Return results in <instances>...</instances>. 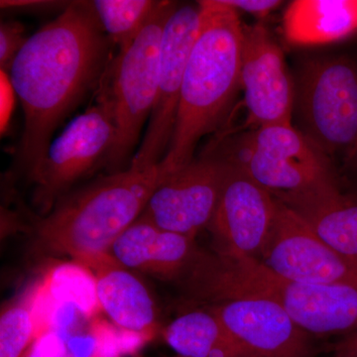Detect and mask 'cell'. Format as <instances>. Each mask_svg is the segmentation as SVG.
<instances>
[{"label":"cell","instance_id":"cell-11","mask_svg":"<svg viewBox=\"0 0 357 357\" xmlns=\"http://www.w3.org/2000/svg\"><path fill=\"white\" fill-rule=\"evenodd\" d=\"M229 170L220 157L202 155L160 184L141 215L160 229L196 237L213 220Z\"/></svg>","mask_w":357,"mask_h":357},{"label":"cell","instance_id":"cell-18","mask_svg":"<svg viewBox=\"0 0 357 357\" xmlns=\"http://www.w3.org/2000/svg\"><path fill=\"white\" fill-rule=\"evenodd\" d=\"M289 43L319 46L335 43L357 32V0H296L283 16Z\"/></svg>","mask_w":357,"mask_h":357},{"label":"cell","instance_id":"cell-13","mask_svg":"<svg viewBox=\"0 0 357 357\" xmlns=\"http://www.w3.org/2000/svg\"><path fill=\"white\" fill-rule=\"evenodd\" d=\"M255 357H316L310 333L276 303L256 296H234L206 305Z\"/></svg>","mask_w":357,"mask_h":357},{"label":"cell","instance_id":"cell-12","mask_svg":"<svg viewBox=\"0 0 357 357\" xmlns=\"http://www.w3.org/2000/svg\"><path fill=\"white\" fill-rule=\"evenodd\" d=\"M241 86L251 126L292 123L295 82L280 46L259 23L243 26Z\"/></svg>","mask_w":357,"mask_h":357},{"label":"cell","instance_id":"cell-9","mask_svg":"<svg viewBox=\"0 0 357 357\" xmlns=\"http://www.w3.org/2000/svg\"><path fill=\"white\" fill-rule=\"evenodd\" d=\"M201 14L199 2L177 6L167 21L162 38L156 100L131 168L145 170L159 165L168 152L185 66L198 35Z\"/></svg>","mask_w":357,"mask_h":357},{"label":"cell","instance_id":"cell-22","mask_svg":"<svg viewBox=\"0 0 357 357\" xmlns=\"http://www.w3.org/2000/svg\"><path fill=\"white\" fill-rule=\"evenodd\" d=\"M46 276L49 293L55 304L73 305L86 317L93 316L100 309L95 276L89 268L76 262L58 266Z\"/></svg>","mask_w":357,"mask_h":357},{"label":"cell","instance_id":"cell-31","mask_svg":"<svg viewBox=\"0 0 357 357\" xmlns=\"http://www.w3.org/2000/svg\"><path fill=\"white\" fill-rule=\"evenodd\" d=\"M166 357H181V356H166Z\"/></svg>","mask_w":357,"mask_h":357},{"label":"cell","instance_id":"cell-29","mask_svg":"<svg viewBox=\"0 0 357 357\" xmlns=\"http://www.w3.org/2000/svg\"><path fill=\"white\" fill-rule=\"evenodd\" d=\"M344 160L347 166L357 171V141L354 146L351 148V151L345 155Z\"/></svg>","mask_w":357,"mask_h":357},{"label":"cell","instance_id":"cell-6","mask_svg":"<svg viewBox=\"0 0 357 357\" xmlns=\"http://www.w3.org/2000/svg\"><path fill=\"white\" fill-rule=\"evenodd\" d=\"M206 154L239 167L276 199L291 198L337 185L330 161L292 123L255 128Z\"/></svg>","mask_w":357,"mask_h":357},{"label":"cell","instance_id":"cell-4","mask_svg":"<svg viewBox=\"0 0 357 357\" xmlns=\"http://www.w3.org/2000/svg\"><path fill=\"white\" fill-rule=\"evenodd\" d=\"M167 178L159 164L145 170L129 167L98 178L59 199L37 222L36 243L44 252L70 256L82 265L109 255Z\"/></svg>","mask_w":357,"mask_h":357},{"label":"cell","instance_id":"cell-21","mask_svg":"<svg viewBox=\"0 0 357 357\" xmlns=\"http://www.w3.org/2000/svg\"><path fill=\"white\" fill-rule=\"evenodd\" d=\"M158 1L96 0L93 10L103 31L119 50L126 48L147 24Z\"/></svg>","mask_w":357,"mask_h":357},{"label":"cell","instance_id":"cell-17","mask_svg":"<svg viewBox=\"0 0 357 357\" xmlns=\"http://www.w3.org/2000/svg\"><path fill=\"white\" fill-rule=\"evenodd\" d=\"M279 201L297 213L324 243L357 263L356 199L342 194L337 184Z\"/></svg>","mask_w":357,"mask_h":357},{"label":"cell","instance_id":"cell-10","mask_svg":"<svg viewBox=\"0 0 357 357\" xmlns=\"http://www.w3.org/2000/svg\"><path fill=\"white\" fill-rule=\"evenodd\" d=\"M257 259L279 276L299 283L357 284V263L324 243L278 199L273 225Z\"/></svg>","mask_w":357,"mask_h":357},{"label":"cell","instance_id":"cell-1","mask_svg":"<svg viewBox=\"0 0 357 357\" xmlns=\"http://www.w3.org/2000/svg\"><path fill=\"white\" fill-rule=\"evenodd\" d=\"M109 43L91 1H74L28 37L14 59L9 79L25 121L18 158L28 176L58 126L105 76Z\"/></svg>","mask_w":357,"mask_h":357},{"label":"cell","instance_id":"cell-19","mask_svg":"<svg viewBox=\"0 0 357 357\" xmlns=\"http://www.w3.org/2000/svg\"><path fill=\"white\" fill-rule=\"evenodd\" d=\"M52 311L48 279L45 276L2 309L0 357H24L34 342L51 330Z\"/></svg>","mask_w":357,"mask_h":357},{"label":"cell","instance_id":"cell-3","mask_svg":"<svg viewBox=\"0 0 357 357\" xmlns=\"http://www.w3.org/2000/svg\"><path fill=\"white\" fill-rule=\"evenodd\" d=\"M199 4L201 22L185 66L172 140L160 163L167 176L195 159L199 140L220 128L241 86L238 13L220 0Z\"/></svg>","mask_w":357,"mask_h":357},{"label":"cell","instance_id":"cell-5","mask_svg":"<svg viewBox=\"0 0 357 357\" xmlns=\"http://www.w3.org/2000/svg\"><path fill=\"white\" fill-rule=\"evenodd\" d=\"M177 4L158 1L151 17L132 43L119 50L102 96L114 112L116 142L107 167L110 173L128 170L145 122L149 121L158 89L162 38Z\"/></svg>","mask_w":357,"mask_h":357},{"label":"cell","instance_id":"cell-25","mask_svg":"<svg viewBox=\"0 0 357 357\" xmlns=\"http://www.w3.org/2000/svg\"><path fill=\"white\" fill-rule=\"evenodd\" d=\"M225 6L230 7L234 10L243 11L257 16L267 15L270 11L278 7L282 3L277 0H220Z\"/></svg>","mask_w":357,"mask_h":357},{"label":"cell","instance_id":"cell-20","mask_svg":"<svg viewBox=\"0 0 357 357\" xmlns=\"http://www.w3.org/2000/svg\"><path fill=\"white\" fill-rule=\"evenodd\" d=\"M162 337L181 357H255L206 309L178 317L162 330Z\"/></svg>","mask_w":357,"mask_h":357},{"label":"cell","instance_id":"cell-8","mask_svg":"<svg viewBox=\"0 0 357 357\" xmlns=\"http://www.w3.org/2000/svg\"><path fill=\"white\" fill-rule=\"evenodd\" d=\"M115 142L114 112L100 96L51 141L41 163L28 176L36 185L34 202L42 213H50L77 180L100 163L107 164Z\"/></svg>","mask_w":357,"mask_h":357},{"label":"cell","instance_id":"cell-30","mask_svg":"<svg viewBox=\"0 0 357 357\" xmlns=\"http://www.w3.org/2000/svg\"><path fill=\"white\" fill-rule=\"evenodd\" d=\"M134 357H144V356H141V354H135V356H134Z\"/></svg>","mask_w":357,"mask_h":357},{"label":"cell","instance_id":"cell-15","mask_svg":"<svg viewBox=\"0 0 357 357\" xmlns=\"http://www.w3.org/2000/svg\"><path fill=\"white\" fill-rule=\"evenodd\" d=\"M198 250L196 237L160 229L140 215L115 239L109 255L126 269L178 282Z\"/></svg>","mask_w":357,"mask_h":357},{"label":"cell","instance_id":"cell-24","mask_svg":"<svg viewBox=\"0 0 357 357\" xmlns=\"http://www.w3.org/2000/svg\"><path fill=\"white\" fill-rule=\"evenodd\" d=\"M24 357H69L65 340L54 331L43 333Z\"/></svg>","mask_w":357,"mask_h":357},{"label":"cell","instance_id":"cell-27","mask_svg":"<svg viewBox=\"0 0 357 357\" xmlns=\"http://www.w3.org/2000/svg\"><path fill=\"white\" fill-rule=\"evenodd\" d=\"M333 357H357V328L342 335L331 347Z\"/></svg>","mask_w":357,"mask_h":357},{"label":"cell","instance_id":"cell-23","mask_svg":"<svg viewBox=\"0 0 357 357\" xmlns=\"http://www.w3.org/2000/svg\"><path fill=\"white\" fill-rule=\"evenodd\" d=\"M24 28L14 21H2L0 25V66L1 70L8 73L14 59L24 46Z\"/></svg>","mask_w":357,"mask_h":357},{"label":"cell","instance_id":"cell-7","mask_svg":"<svg viewBox=\"0 0 357 357\" xmlns=\"http://www.w3.org/2000/svg\"><path fill=\"white\" fill-rule=\"evenodd\" d=\"M300 132L326 157L351 151L357 141V65L345 57L314 58L295 83Z\"/></svg>","mask_w":357,"mask_h":357},{"label":"cell","instance_id":"cell-32","mask_svg":"<svg viewBox=\"0 0 357 357\" xmlns=\"http://www.w3.org/2000/svg\"><path fill=\"white\" fill-rule=\"evenodd\" d=\"M109 357H119V356H109Z\"/></svg>","mask_w":357,"mask_h":357},{"label":"cell","instance_id":"cell-26","mask_svg":"<svg viewBox=\"0 0 357 357\" xmlns=\"http://www.w3.org/2000/svg\"><path fill=\"white\" fill-rule=\"evenodd\" d=\"M1 133L6 132L13 114L14 96H16L8 73L1 70Z\"/></svg>","mask_w":357,"mask_h":357},{"label":"cell","instance_id":"cell-28","mask_svg":"<svg viewBox=\"0 0 357 357\" xmlns=\"http://www.w3.org/2000/svg\"><path fill=\"white\" fill-rule=\"evenodd\" d=\"M1 8H47L59 6L62 2L39 1V0H1Z\"/></svg>","mask_w":357,"mask_h":357},{"label":"cell","instance_id":"cell-14","mask_svg":"<svg viewBox=\"0 0 357 357\" xmlns=\"http://www.w3.org/2000/svg\"><path fill=\"white\" fill-rule=\"evenodd\" d=\"M275 211V197L243 169L229 163L222 196L208 225L217 241L215 250L259 257L273 225Z\"/></svg>","mask_w":357,"mask_h":357},{"label":"cell","instance_id":"cell-16","mask_svg":"<svg viewBox=\"0 0 357 357\" xmlns=\"http://www.w3.org/2000/svg\"><path fill=\"white\" fill-rule=\"evenodd\" d=\"M84 266L91 269L98 305L112 323L123 332L151 337L158 328V314L149 291L139 278L109 255Z\"/></svg>","mask_w":357,"mask_h":357},{"label":"cell","instance_id":"cell-2","mask_svg":"<svg viewBox=\"0 0 357 357\" xmlns=\"http://www.w3.org/2000/svg\"><path fill=\"white\" fill-rule=\"evenodd\" d=\"M206 304L234 296L272 301L310 335H342L357 328V284L312 285L288 280L257 258L201 250L178 281Z\"/></svg>","mask_w":357,"mask_h":357}]
</instances>
